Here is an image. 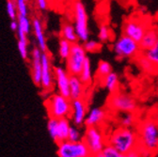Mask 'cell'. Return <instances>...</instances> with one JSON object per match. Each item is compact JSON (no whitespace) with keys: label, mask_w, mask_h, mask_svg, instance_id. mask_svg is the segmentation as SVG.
Masks as SVG:
<instances>
[{"label":"cell","mask_w":158,"mask_h":157,"mask_svg":"<svg viewBox=\"0 0 158 157\" xmlns=\"http://www.w3.org/2000/svg\"><path fill=\"white\" fill-rule=\"evenodd\" d=\"M55 79L57 87L58 93L62 95L65 98L70 99L71 93H70V79L71 75L67 72L66 69L62 67H56L54 71Z\"/></svg>","instance_id":"11"},{"label":"cell","mask_w":158,"mask_h":157,"mask_svg":"<svg viewBox=\"0 0 158 157\" xmlns=\"http://www.w3.org/2000/svg\"><path fill=\"white\" fill-rule=\"evenodd\" d=\"M103 84L105 86V88L112 94L118 92V74L115 72H111L110 74H108L106 77H105L102 80Z\"/></svg>","instance_id":"20"},{"label":"cell","mask_w":158,"mask_h":157,"mask_svg":"<svg viewBox=\"0 0 158 157\" xmlns=\"http://www.w3.org/2000/svg\"><path fill=\"white\" fill-rule=\"evenodd\" d=\"M46 107L50 118L56 120L67 119L72 115L71 99L63 97L59 93L54 94L46 103Z\"/></svg>","instance_id":"3"},{"label":"cell","mask_w":158,"mask_h":157,"mask_svg":"<svg viewBox=\"0 0 158 157\" xmlns=\"http://www.w3.org/2000/svg\"><path fill=\"white\" fill-rule=\"evenodd\" d=\"M139 145L152 153L158 152V122L152 120L144 121L138 126Z\"/></svg>","instance_id":"2"},{"label":"cell","mask_w":158,"mask_h":157,"mask_svg":"<svg viewBox=\"0 0 158 157\" xmlns=\"http://www.w3.org/2000/svg\"><path fill=\"white\" fill-rule=\"evenodd\" d=\"M16 9L18 15L26 16L27 15V4L25 0H17L16 1Z\"/></svg>","instance_id":"35"},{"label":"cell","mask_w":158,"mask_h":157,"mask_svg":"<svg viewBox=\"0 0 158 157\" xmlns=\"http://www.w3.org/2000/svg\"><path fill=\"white\" fill-rule=\"evenodd\" d=\"M91 157H105L103 151L102 152H98V153H95V154H91Z\"/></svg>","instance_id":"42"},{"label":"cell","mask_w":158,"mask_h":157,"mask_svg":"<svg viewBox=\"0 0 158 157\" xmlns=\"http://www.w3.org/2000/svg\"><path fill=\"white\" fill-rule=\"evenodd\" d=\"M78 77L80 78V80L82 81V83L85 86H89L91 84V82H92V70H91V63H90V60H89V57L86 60L84 66H83V69L81 71V73Z\"/></svg>","instance_id":"22"},{"label":"cell","mask_w":158,"mask_h":157,"mask_svg":"<svg viewBox=\"0 0 158 157\" xmlns=\"http://www.w3.org/2000/svg\"><path fill=\"white\" fill-rule=\"evenodd\" d=\"M83 141L87 145L91 154L102 152L106 146L105 135L99 127H89L83 135Z\"/></svg>","instance_id":"6"},{"label":"cell","mask_w":158,"mask_h":157,"mask_svg":"<svg viewBox=\"0 0 158 157\" xmlns=\"http://www.w3.org/2000/svg\"><path fill=\"white\" fill-rule=\"evenodd\" d=\"M135 151L138 152V154H139L141 157H152V154H153L152 152H151L150 151H148L147 149H145L144 147H142L139 144H138V146H137Z\"/></svg>","instance_id":"37"},{"label":"cell","mask_w":158,"mask_h":157,"mask_svg":"<svg viewBox=\"0 0 158 157\" xmlns=\"http://www.w3.org/2000/svg\"><path fill=\"white\" fill-rule=\"evenodd\" d=\"M103 153L105 157H127L125 154L120 152L118 150H116L115 148H113L112 146L108 144H106V146L105 147Z\"/></svg>","instance_id":"33"},{"label":"cell","mask_w":158,"mask_h":157,"mask_svg":"<svg viewBox=\"0 0 158 157\" xmlns=\"http://www.w3.org/2000/svg\"><path fill=\"white\" fill-rule=\"evenodd\" d=\"M17 35H18V38H19V41H21V42H27V34H26L21 28H20V27H18Z\"/></svg>","instance_id":"38"},{"label":"cell","mask_w":158,"mask_h":157,"mask_svg":"<svg viewBox=\"0 0 158 157\" xmlns=\"http://www.w3.org/2000/svg\"><path fill=\"white\" fill-rule=\"evenodd\" d=\"M58 157H91V153L85 142H71L63 141L58 143L57 147Z\"/></svg>","instance_id":"7"},{"label":"cell","mask_w":158,"mask_h":157,"mask_svg":"<svg viewBox=\"0 0 158 157\" xmlns=\"http://www.w3.org/2000/svg\"><path fill=\"white\" fill-rule=\"evenodd\" d=\"M143 56L157 68L158 67V41L153 47L143 52Z\"/></svg>","instance_id":"25"},{"label":"cell","mask_w":158,"mask_h":157,"mask_svg":"<svg viewBox=\"0 0 158 157\" xmlns=\"http://www.w3.org/2000/svg\"><path fill=\"white\" fill-rule=\"evenodd\" d=\"M87 105L83 99L72 101V119L75 126H81L85 123L87 118Z\"/></svg>","instance_id":"13"},{"label":"cell","mask_w":158,"mask_h":157,"mask_svg":"<svg viewBox=\"0 0 158 157\" xmlns=\"http://www.w3.org/2000/svg\"><path fill=\"white\" fill-rule=\"evenodd\" d=\"M135 122V116L133 113H123L120 117L121 127L130 128L134 125Z\"/></svg>","instance_id":"27"},{"label":"cell","mask_w":158,"mask_h":157,"mask_svg":"<svg viewBox=\"0 0 158 157\" xmlns=\"http://www.w3.org/2000/svg\"><path fill=\"white\" fill-rule=\"evenodd\" d=\"M113 49L118 56L135 57L140 51V46L138 43L123 34L114 43Z\"/></svg>","instance_id":"10"},{"label":"cell","mask_w":158,"mask_h":157,"mask_svg":"<svg viewBox=\"0 0 158 157\" xmlns=\"http://www.w3.org/2000/svg\"><path fill=\"white\" fill-rule=\"evenodd\" d=\"M107 144L120 152L127 155L128 153L135 151L139 144L138 134L131 128L120 127L114 130L108 136Z\"/></svg>","instance_id":"1"},{"label":"cell","mask_w":158,"mask_h":157,"mask_svg":"<svg viewBox=\"0 0 158 157\" xmlns=\"http://www.w3.org/2000/svg\"><path fill=\"white\" fill-rule=\"evenodd\" d=\"M126 156H127V157H141L139 154H138V152H137L136 151H132V152L128 153Z\"/></svg>","instance_id":"41"},{"label":"cell","mask_w":158,"mask_h":157,"mask_svg":"<svg viewBox=\"0 0 158 157\" xmlns=\"http://www.w3.org/2000/svg\"><path fill=\"white\" fill-rule=\"evenodd\" d=\"M37 5H38V8L42 10H45L48 8V2L46 0H38Z\"/></svg>","instance_id":"39"},{"label":"cell","mask_w":158,"mask_h":157,"mask_svg":"<svg viewBox=\"0 0 158 157\" xmlns=\"http://www.w3.org/2000/svg\"><path fill=\"white\" fill-rule=\"evenodd\" d=\"M83 46L87 53H95L101 49V43L98 41L94 40H89L86 43H83Z\"/></svg>","instance_id":"30"},{"label":"cell","mask_w":158,"mask_h":157,"mask_svg":"<svg viewBox=\"0 0 158 157\" xmlns=\"http://www.w3.org/2000/svg\"><path fill=\"white\" fill-rule=\"evenodd\" d=\"M42 88L44 90H50L53 88V72L51 67V60L49 55L45 52L42 55Z\"/></svg>","instance_id":"12"},{"label":"cell","mask_w":158,"mask_h":157,"mask_svg":"<svg viewBox=\"0 0 158 157\" xmlns=\"http://www.w3.org/2000/svg\"><path fill=\"white\" fill-rule=\"evenodd\" d=\"M157 41H158V28H155V27L149 28L147 32L145 33L142 41L139 43L140 50L145 52L151 49L152 47L154 46Z\"/></svg>","instance_id":"17"},{"label":"cell","mask_w":158,"mask_h":157,"mask_svg":"<svg viewBox=\"0 0 158 157\" xmlns=\"http://www.w3.org/2000/svg\"><path fill=\"white\" fill-rule=\"evenodd\" d=\"M47 130L51 138L57 142V133H58V120L50 118L47 122Z\"/></svg>","instance_id":"26"},{"label":"cell","mask_w":158,"mask_h":157,"mask_svg":"<svg viewBox=\"0 0 158 157\" xmlns=\"http://www.w3.org/2000/svg\"><path fill=\"white\" fill-rule=\"evenodd\" d=\"M106 117V111L100 108V107H94L91 108L86 118L85 125L87 128L89 127H98L99 124H101Z\"/></svg>","instance_id":"15"},{"label":"cell","mask_w":158,"mask_h":157,"mask_svg":"<svg viewBox=\"0 0 158 157\" xmlns=\"http://www.w3.org/2000/svg\"><path fill=\"white\" fill-rule=\"evenodd\" d=\"M85 90V85L78 76H72L70 79V93L72 101L82 99Z\"/></svg>","instance_id":"16"},{"label":"cell","mask_w":158,"mask_h":157,"mask_svg":"<svg viewBox=\"0 0 158 157\" xmlns=\"http://www.w3.org/2000/svg\"><path fill=\"white\" fill-rule=\"evenodd\" d=\"M112 72V66L109 62L101 60L98 63L97 71H96V77L99 79L103 80L105 77H106L108 74Z\"/></svg>","instance_id":"23"},{"label":"cell","mask_w":158,"mask_h":157,"mask_svg":"<svg viewBox=\"0 0 158 157\" xmlns=\"http://www.w3.org/2000/svg\"><path fill=\"white\" fill-rule=\"evenodd\" d=\"M88 58L87 52L81 43H73L70 56L66 60V70L72 76H79L83 69L84 63Z\"/></svg>","instance_id":"5"},{"label":"cell","mask_w":158,"mask_h":157,"mask_svg":"<svg viewBox=\"0 0 158 157\" xmlns=\"http://www.w3.org/2000/svg\"><path fill=\"white\" fill-rule=\"evenodd\" d=\"M18 50H19L20 56H22V58H24V60H27V56H28V53H27V42L18 41Z\"/></svg>","instance_id":"36"},{"label":"cell","mask_w":158,"mask_h":157,"mask_svg":"<svg viewBox=\"0 0 158 157\" xmlns=\"http://www.w3.org/2000/svg\"><path fill=\"white\" fill-rule=\"evenodd\" d=\"M156 157H158V152H157V155H156Z\"/></svg>","instance_id":"43"},{"label":"cell","mask_w":158,"mask_h":157,"mask_svg":"<svg viewBox=\"0 0 158 157\" xmlns=\"http://www.w3.org/2000/svg\"><path fill=\"white\" fill-rule=\"evenodd\" d=\"M98 39L101 43H106L110 39V30L106 25H102L99 28L98 32Z\"/></svg>","instance_id":"31"},{"label":"cell","mask_w":158,"mask_h":157,"mask_svg":"<svg viewBox=\"0 0 158 157\" xmlns=\"http://www.w3.org/2000/svg\"><path fill=\"white\" fill-rule=\"evenodd\" d=\"M6 10L8 15L12 21H16L18 13H17V9H16V1H11L9 0L7 1V6H6Z\"/></svg>","instance_id":"32"},{"label":"cell","mask_w":158,"mask_h":157,"mask_svg":"<svg viewBox=\"0 0 158 157\" xmlns=\"http://www.w3.org/2000/svg\"><path fill=\"white\" fill-rule=\"evenodd\" d=\"M82 134L77 127H71L70 129V133H69V136H68V141L71 142H79L82 141Z\"/></svg>","instance_id":"34"},{"label":"cell","mask_w":158,"mask_h":157,"mask_svg":"<svg viewBox=\"0 0 158 157\" xmlns=\"http://www.w3.org/2000/svg\"><path fill=\"white\" fill-rule=\"evenodd\" d=\"M72 46H73V43L64 40V39H61V40L59 41L58 54L62 60H68V57L70 56V54L72 51Z\"/></svg>","instance_id":"24"},{"label":"cell","mask_w":158,"mask_h":157,"mask_svg":"<svg viewBox=\"0 0 158 157\" xmlns=\"http://www.w3.org/2000/svg\"><path fill=\"white\" fill-rule=\"evenodd\" d=\"M108 105L115 111L132 113L136 109V101L130 94L118 91L110 96Z\"/></svg>","instance_id":"8"},{"label":"cell","mask_w":158,"mask_h":157,"mask_svg":"<svg viewBox=\"0 0 158 157\" xmlns=\"http://www.w3.org/2000/svg\"><path fill=\"white\" fill-rule=\"evenodd\" d=\"M17 22L19 25V27L21 28L27 35L30 32V22L28 20V18L26 16H21V15H18L17 16Z\"/></svg>","instance_id":"29"},{"label":"cell","mask_w":158,"mask_h":157,"mask_svg":"<svg viewBox=\"0 0 158 157\" xmlns=\"http://www.w3.org/2000/svg\"><path fill=\"white\" fill-rule=\"evenodd\" d=\"M32 27L34 29L35 37H36V40H37L40 50H41L43 53H45L47 50V46H46L45 36H44V28H43V25H42L41 21H40L38 18H35L32 22Z\"/></svg>","instance_id":"18"},{"label":"cell","mask_w":158,"mask_h":157,"mask_svg":"<svg viewBox=\"0 0 158 157\" xmlns=\"http://www.w3.org/2000/svg\"><path fill=\"white\" fill-rule=\"evenodd\" d=\"M71 124L68 119L58 120V133H57V142L60 143L68 140V136L71 129Z\"/></svg>","instance_id":"19"},{"label":"cell","mask_w":158,"mask_h":157,"mask_svg":"<svg viewBox=\"0 0 158 157\" xmlns=\"http://www.w3.org/2000/svg\"><path fill=\"white\" fill-rule=\"evenodd\" d=\"M73 14L74 19V28L78 40L83 43L89 41V31L88 27V14L84 4L81 1H76L73 6Z\"/></svg>","instance_id":"4"},{"label":"cell","mask_w":158,"mask_h":157,"mask_svg":"<svg viewBox=\"0 0 158 157\" xmlns=\"http://www.w3.org/2000/svg\"><path fill=\"white\" fill-rule=\"evenodd\" d=\"M149 24L141 18L132 17L125 22L123 26V35L131 38L132 40L139 43L149 29Z\"/></svg>","instance_id":"9"},{"label":"cell","mask_w":158,"mask_h":157,"mask_svg":"<svg viewBox=\"0 0 158 157\" xmlns=\"http://www.w3.org/2000/svg\"><path fill=\"white\" fill-rule=\"evenodd\" d=\"M61 35L62 39L70 42L71 43H78V37L74 28V26L72 24H64L61 29Z\"/></svg>","instance_id":"21"},{"label":"cell","mask_w":158,"mask_h":157,"mask_svg":"<svg viewBox=\"0 0 158 157\" xmlns=\"http://www.w3.org/2000/svg\"><path fill=\"white\" fill-rule=\"evenodd\" d=\"M42 55L43 52L40 48H35L32 51V79L36 86L42 84Z\"/></svg>","instance_id":"14"},{"label":"cell","mask_w":158,"mask_h":157,"mask_svg":"<svg viewBox=\"0 0 158 157\" xmlns=\"http://www.w3.org/2000/svg\"><path fill=\"white\" fill-rule=\"evenodd\" d=\"M138 64H139L140 68L144 71V72H152L153 71H155L156 67L147 58L142 55L141 56L138 57Z\"/></svg>","instance_id":"28"},{"label":"cell","mask_w":158,"mask_h":157,"mask_svg":"<svg viewBox=\"0 0 158 157\" xmlns=\"http://www.w3.org/2000/svg\"><path fill=\"white\" fill-rule=\"evenodd\" d=\"M18 27H19L18 22L17 21H11V23H10V29L12 31H17Z\"/></svg>","instance_id":"40"}]
</instances>
